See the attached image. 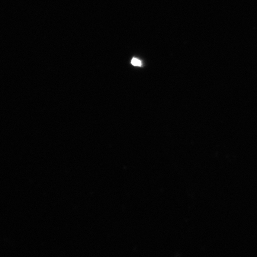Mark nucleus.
Segmentation results:
<instances>
[{"label":"nucleus","mask_w":257,"mask_h":257,"mask_svg":"<svg viewBox=\"0 0 257 257\" xmlns=\"http://www.w3.org/2000/svg\"><path fill=\"white\" fill-rule=\"evenodd\" d=\"M131 63L135 66L140 67L142 66V62H141L139 59H136V58H133V59H132Z\"/></svg>","instance_id":"f257e3e1"}]
</instances>
